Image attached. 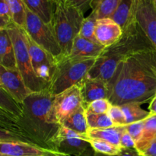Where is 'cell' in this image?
I'll return each instance as SVG.
<instances>
[{
	"label": "cell",
	"instance_id": "6da1fadb",
	"mask_svg": "<svg viewBox=\"0 0 156 156\" xmlns=\"http://www.w3.org/2000/svg\"><path fill=\"white\" fill-rule=\"evenodd\" d=\"M50 111L48 102L29 100L23 104L21 114L11 115L1 112L0 140H19L54 150L53 140L60 125L49 123Z\"/></svg>",
	"mask_w": 156,
	"mask_h": 156
},
{
	"label": "cell",
	"instance_id": "7a4b0ae2",
	"mask_svg": "<svg viewBox=\"0 0 156 156\" xmlns=\"http://www.w3.org/2000/svg\"><path fill=\"white\" fill-rule=\"evenodd\" d=\"M108 85L112 105L143 104L156 94V79L133 55L120 62Z\"/></svg>",
	"mask_w": 156,
	"mask_h": 156
},
{
	"label": "cell",
	"instance_id": "3957f363",
	"mask_svg": "<svg viewBox=\"0 0 156 156\" xmlns=\"http://www.w3.org/2000/svg\"><path fill=\"white\" fill-rule=\"evenodd\" d=\"M152 47V44L133 15L132 19L123 29L121 37L113 45L105 47L88 72L87 78L100 79L108 83L120 62L126 57L139 50Z\"/></svg>",
	"mask_w": 156,
	"mask_h": 156
},
{
	"label": "cell",
	"instance_id": "277c9868",
	"mask_svg": "<svg viewBox=\"0 0 156 156\" xmlns=\"http://www.w3.org/2000/svg\"><path fill=\"white\" fill-rule=\"evenodd\" d=\"M84 19L83 12L73 6L65 2L56 6L51 24L62 50V54L59 57L70 55L73 43L80 33Z\"/></svg>",
	"mask_w": 156,
	"mask_h": 156
},
{
	"label": "cell",
	"instance_id": "5b68a950",
	"mask_svg": "<svg viewBox=\"0 0 156 156\" xmlns=\"http://www.w3.org/2000/svg\"><path fill=\"white\" fill-rule=\"evenodd\" d=\"M56 59V69L48 90L56 95L75 85H82L97 59H71L67 56Z\"/></svg>",
	"mask_w": 156,
	"mask_h": 156
},
{
	"label": "cell",
	"instance_id": "8992f818",
	"mask_svg": "<svg viewBox=\"0 0 156 156\" xmlns=\"http://www.w3.org/2000/svg\"><path fill=\"white\" fill-rule=\"evenodd\" d=\"M5 29L9 32L13 43L18 69L22 75L27 86L33 92H39L48 89L49 85L41 80L33 69L24 29L18 27L15 23L11 24Z\"/></svg>",
	"mask_w": 156,
	"mask_h": 156
},
{
	"label": "cell",
	"instance_id": "52a82bcc",
	"mask_svg": "<svg viewBox=\"0 0 156 156\" xmlns=\"http://www.w3.org/2000/svg\"><path fill=\"white\" fill-rule=\"evenodd\" d=\"M26 19L24 30L29 37L37 45L48 51L56 58L62 54V50L55 35L52 24H47L25 5Z\"/></svg>",
	"mask_w": 156,
	"mask_h": 156
},
{
	"label": "cell",
	"instance_id": "ba28073f",
	"mask_svg": "<svg viewBox=\"0 0 156 156\" xmlns=\"http://www.w3.org/2000/svg\"><path fill=\"white\" fill-rule=\"evenodd\" d=\"M86 105L79 85H75L55 95L48 115L50 124L61 125L72 114Z\"/></svg>",
	"mask_w": 156,
	"mask_h": 156
},
{
	"label": "cell",
	"instance_id": "9c48e42d",
	"mask_svg": "<svg viewBox=\"0 0 156 156\" xmlns=\"http://www.w3.org/2000/svg\"><path fill=\"white\" fill-rule=\"evenodd\" d=\"M88 140V135L78 133L60 125L53 140L54 150L68 156H82L91 147Z\"/></svg>",
	"mask_w": 156,
	"mask_h": 156
},
{
	"label": "cell",
	"instance_id": "30bf717a",
	"mask_svg": "<svg viewBox=\"0 0 156 156\" xmlns=\"http://www.w3.org/2000/svg\"><path fill=\"white\" fill-rule=\"evenodd\" d=\"M26 36L34 71L41 80L50 85L56 69V57L34 42L27 34Z\"/></svg>",
	"mask_w": 156,
	"mask_h": 156
},
{
	"label": "cell",
	"instance_id": "8fae6325",
	"mask_svg": "<svg viewBox=\"0 0 156 156\" xmlns=\"http://www.w3.org/2000/svg\"><path fill=\"white\" fill-rule=\"evenodd\" d=\"M133 16L156 49V7L153 0H135Z\"/></svg>",
	"mask_w": 156,
	"mask_h": 156
},
{
	"label": "cell",
	"instance_id": "7c38bea8",
	"mask_svg": "<svg viewBox=\"0 0 156 156\" xmlns=\"http://www.w3.org/2000/svg\"><path fill=\"white\" fill-rule=\"evenodd\" d=\"M0 88L21 104L33 92L27 86L19 70L6 69L2 66H0Z\"/></svg>",
	"mask_w": 156,
	"mask_h": 156
},
{
	"label": "cell",
	"instance_id": "4fadbf2b",
	"mask_svg": "<svg viewBox=\"0 0 156 156\" xmlns=\"http://www.w3.org/2000/svg\"><path fill=\"white\" fill-rule=\"evenodd\" d=\"M53 151L19 140H0V156H44Z\"/></svg>",
	"mask_w": 156,
	"mask_h": 156
},
{
	"label": "cell",
	"instance_id": "5bb4252c",
	"mask_svg": "<svg viewBox=\"0 0 156 156\" xmlns=\"http://www.w3.org/2000/svg\"><path fill=\"white\" fill-rule=\"evenodd\" d=\"M123 34V29L110 18L98 19L95 27V38L105 47L115 44Z\"/></svg>",
	"mask_w": 156,
	"mask_h": 156
},
{
	"label": "cell",
	"instance_id": "9a60e30c",
	"mask_svg": "<svg viewBox=\"0 0 156 156\" xmlns=\"http://www.w3.org/2000/svg\"><path fill=\"white\" fill-rule=\"evenodd\" d=\"M105 47L98 43L77 36L73 43V50L69 56L71 59H97Z\"/></svg>",
	"mask_w": 156,
	"mask_h": 156
},
{
	"label": "cell",
	"instance_id": "2e32d148",
	"mask_svg": "<svg viewBox=\"0 0 156 156\" xmlns=\"http://www.w3.org/2000/svg\"><path fill=\"white\" fill-rule=\"evenodd\" d=\"M80 88L84 102L86 105L98 99H108V85L102 79L86 78L80 85Z\"/></svg>",
	"mask_w": 156,
	"mask_h": 156
},
{
	"label": "cell",
	"instance_id": "e0dca14e",
	"mask_svg": "<svg viewBox=\"0 0 156 156\" xmlns=\"http://www.w3.org/2000/svg\"><path fill=\"white\" fill-rule=\"evenodd\" d=\"M0 66L18 69L13 43L5 28H0Z\"/></svg>",
	"mask_w": 156,
	"mask_h": 156
},
{
	"label": "cell",
	"instance_id": "ac0fdd59",
	"mask_svg": "<svg viewBox=\"0 0 156 156\" xmlns=\"http://www.w3.org/2000/svg\"><path fill=\"white\" fill-rule=\"evenodd\" d=\"M26 7L47 24H51L56 5L51 0H23Z\"/></svg>",
	"mask_w": 156,
	"mask_h": 156
},
{
	"label": "cell",
	"instance_id": "d6986e66",
	"mask_svg": "<svg viewBox=\"0 0 156 156\" xmlns=\"http://www.w3.org/2000/svg\"><path fill=\"white\" fill-rule=\"evenodd\" d=\"M126 130V126H114L105 129H88L87 135L90 138L105 140L120 147V139Z\"/></svg>",
	"mask_w": 156,
	"mask_h": 156
},
{
	"label": "cell",
	"instance_id": "ffe728a7",
	"mask_svg": "<svg viewBox=\"0 0 156 156\" xmlns=\"http://www.w3.org/2000/svg\"><path fill=\"white\" fill-rule=\"evenodd\" d=\"M61 126H63L74 132L87 135L88 129L86 116V105H83L67 117Z\"/></svg>",
	"mask_w": 156,
	"mask_h": 156
},
{
	"label": "cell",
	"instance_id": "44dd1931",
	"mask_svg": "<svg viewBox=\"0 0 156 156\" xmlns=\"http://www.w3.org/2000/svg\"><path fill=\"white\" fill-rule=\"evenodd\" d=\"M156 139V115L151 114L145 120L144 129L140 140L136 143V149L140 154Z\"/></svg>",
	"mask_w": 156,
	"mask_h": 156
},
{
	"label": "cell",
	"instance_id": "7402d4cb",
	"mask_svg": "<svg viewBox=\"0 0 156 156\" xmlns=\"http://www.w3.org/2000/svg\"><path fill=\"white\" fill-rule=\"evenodd\" d=\"M135 0H121L118 8L114 12L111 19L117 23L122 29L129 22L133 15Z\"/></svg>",
	"mask_w": 156,
	"mask_h": 156
},
{
	"label": "cell",
	"instance_id": "603a6c76",
	"mask_svg": "<svg viewBox=\"0 0 156 156\" xmlns=\"http://www.w3.org/2000/svg\"><path fill=\"white\" fill-rule=\"evenodd\" d=\"M140 103H128L120 106L126 117L127 124L146 120L151 115L149 111H146L141 108Z\"/></svg>",
	"mask_w": 156,
	"mask_h": 156
},
{
	"label": "cell",
	"instance_id": "cb8c5ba5",
	"mask_svg": "<svg viewBox=\"0 0 156 156\" xmlns=\"http://www.w3.org/2000/svg\"><path fill=\"white\" fill-rule=\"evenodd\" d=\"M133 55L156 79V49L155 47H152L139 50Z\"/></svg>",
	"mask_w": 156,
	"mask_h": 156
},
{
	"label": "cell",
	"instance_id": "d4e9b609",
	"mask_svg": "<svg viewBox=\"0 0 156 156\" xmlns=\"http://www.w3.org/2000/svg\"><path fill=\"white\" fill-rule=\"evenodd\" d=\"M121 0H98L92 9L97 15L98 19L113 16Z\"/></svg>",
	"mask_w": 156,
	"mask_h": 156
},
{
	"label": "cell",
	"instance_id": "484cf974",
	"mask_svg": "<svg viewBox=\"0 0 156 156\" xmlns=\"http://www.w3.org/2000/svg\"><path fill=\"white\" fill-rule=\"evenodd\" d=\"M12 12L13 21L16 25L24 29L25 27V5L23 0H5Z\"/></svg>",
	"mask_w": 156,
	"mask_h": 156
},
{
	"label": "cell",
	"instance_id": "4316f807",
	"mask_svg": "<svg viewBox=\"0 0 156 156\" xmlns=\"http://www.w3.org/2000/svg\"><path fill=\"white\" fill-rule=\"evenodd\" d=\"M86 116L89 129H105L115 126L108 114H94L86 111Z\"/></svg>",
	"mask_w": 156,
	"mask_h": 156
},
{
	"label": "cell",
	"instance_id": "83f0119b",
	"mask_svg": "<svg viewBox=\"0 0 156 156\" xmlns=\"http://www.w3.org/2000/svg\"><path fill=\"white\" fill-rule=\"evenodd\" d=\"M97 20V15L95 12L92 10L91 13L84 19L80 33L79 34V36L94 42L98 43L95 38V27Z\"/></svg>",
	"mask_w": 156,
	"mask_h": 156
},
{
	"label": "cell",
	"instance_id": "f1b7e54d",
	"mask_svg": "<svg viewBox=\"0 0 156 156\" xmlns=\"http://www.w3.org/2000/svg\"><path fill=\"white\" fill-rule=\"evenodd\" d=\"M88 143H90L94 152L105 155H117L121 150V148L119 146H114L108 142L98 139H92L89 137Z\"/></svg>",
	"mask_w": 156,
	"mask_h": 156
},
{
	"label": "cell",
	"instance_id": "f546056e",
	"mask_svg": "<svg viewBox=\"0 0 156 156\" xmlns=\"http://www.w3.org/2000/svg\"><path fill=\"white\" fill-rule=\"evenodd\" d=\"M111 106L112 105L108 99H98L87 105L86 111L94 114H108Z\"/></svg>",
	"mask_w": 156,
	"mask_h": 156
},
{
	"label": "cell",
	"instance_id": "4dcf8cb0",
	"mask_svg": "<svg viewBox=\"0 0 156 156\" xmlns=\"http://www.w3.org/2000/svg\"><path fill=\"white\" fill-rule=\"evenodd\" d=\"M14 23L12 12L5 0H0V28H6Z\"/></svg>",
	"mask_w": 156,
	"mask_h": 156
},
{
	"label": "cell",
	"instance_id": "1f68e13d",
	"mask_svg": "<svg viewBox=\"0 0 156 156\" xmlns=\"http://www.w3.org/2000/svg\"><path fill=\"white\" fill-rule=\"evenodd\" d=\"M108 114L111 117V120L115 126H126V125H127L126 117H125L120 106L112 105L110 108Z\"/></svg>",
	"mask_w": 156,
	"mask_h": 156
},
{
	"label": "cell",
	"instance_id": "d6a6232c",
	"mask_svg": "<svg viewBox=\"0 0 156 156\" xmlns=\"http://www.w3.org/2000/svg\"><path fill=\"white\" fill-rule=\"evenodd\" d=\"M144 125L145 120L126 125V131L133 137V139L135 140L136 143L140 140V136H141L142 133H143V129H144Z\"/></svg>",
	"mask_w": 156,
	"mask_h": 156
},
{
	"label": "cell",
	"instance_id": "836d02e7",
	"mask_svg": "<svg viewBox=\"0 0 156 156\" xmlns=\"http://www.w3.org/2000/svg\"><path fill=\"white\" fill-rule=\"evenodd\" d=\"M94 1V0H66L65 3L79 9L85 13L90 8H91V5Z\"/></svg>",
	"mask_w": 156,
	"mask_h": 156
},
{
	"label": "cell",
	"instance_id": "e575fe53",
	"mask_svg": "<svg viewBox=\"0 0 156 156\" xmlns=\"http://www.w3.org/2000/svg\"><path fill=\"white\" fill-rule=\"evenodd\" d=\"M120 147L124 149H133L136 148V142L133 137L128 133L127 131H125L120 139Z\"/></svg>",
	"mask_w": 156,
	"mask_h": 156
},
{
	"label": "cell",
	"instance_id": "d590c367",
	"mask_svg": "<svg viewBox=\"0 0 156 156\" xmlns=\"http://www.w3.org/2000/svg\"><path fill=\"white\" fill-rule=\"evenodd\" d=\"M118 156H143L136 148L133 149H124L121 148Z\"/></svg>",
	"mask_w": 156,
	"mask_h": 156
},
{
	"label": "cell",
	"instance_id": "8d00e7d4",
	"mask_svg": "<svg viewBox=\"0 0 156 156\" xmlns=\"http://www.w3.org/2000/svg\"><path fill=\"white\" fill-rule=\"evenodd\" d=\"M143 156H156V139L141 153Z\"/></svg>",
	"mask_w": 156,
	"mask_h": 156
},
{
	"label": "cell",
	"instance_id": "74e56055",
	"mask_svg": "<svg viewBox=\"0 0 156 156\" xmlns=\"http://www.w3.org/2000/svg\"><path fill=\"white\" fill-rule=\"evenodd\" d=\"M149 109L151 114H155L156 115V94L154 96L153 98L151 100V102L149 106Z\"/></svg>",
	"mask_w": 156,
	"mask_h": 156
},
{
	"label": "cell",
	"instance_id": "f35d334b",
	"mask_svg": "<svg viewBox=\"0 0 156 156\" xmlns=\"http://www.w3.org/2000/svg\"><path fill=\"white\" fill-rule=\"evenodd\" d=\"M44 156H68V155H63V154L59 153V152H56V151H53V152H50V153L47 154V155H44Z\"/></svg>",
	"mask_w": 156,
	"mask_h": 156
},
{
	"label": "cell",
	"instance_id": "ab89813d",
	"mask_svg": "<svg viewBox=\"0 0 156 156\" xmlns=\"http://www.w3.org/2000/svg\"><path fill=\"white\" fill-rule=\"evenodd\" d=\"M53 3H54L56 5L59 4H62V3H64L66 2V0H51Z\"/></svg>",
	"mask_w": 156,
	"mask_h": 156
},
{
	"label": "cell",
	"instance_id": "60d3db41",
	"mask_svg": "<svg viewBox=\"0 0 156 156\" xmlns=\"http://www.w3.org/2000/svg\"><path fill=\"white\" fill-rule=\"evenodd\" d=\"M92 156H118V155H105V154L98 153V152H94V155H93Z\"/></svg>",
	"mask_w": 156,
	"mask_h": 156
},
{
	"label": "cell",
	"instance_id": "b9f144b4",
	"mask_svg": "<svg viewBox=\"0 0 156 156\" xmlns=\"http://www.w3.org/2000/svg\"><path fill=\"white\" fill-rule=\"evenodd\" d=\"M98 2V0H94V2H93L92 5H91V9H92V8H93V7H94V5H95V4H96V2Z\"/></svg>",
	"mask_w": 156,
	"mask_h": 156
},
{
	"label": "cell",
	"instance_id": "7bdbcfd3",
	"mask_svg": "<svg viewBox=\"0 0 156 156\" xmlns=\"http://www.w3.org/2000/svg\"><path fill=\"white\" fill-rule=\"evenodd\" d=\"M153 2H154V4H155V5L156 7V0H153Z\"/></svg>",
	"mask_w": 156,
	"mask_h": 156
},
{
	"label": "cell",
	"instance_id": "ee69618b",
	"mask_svg": "<svg viewBox=\"0 0 156 156\" xmlns=\"http://www.w3.org/2000/svg\"><path fill=\"white\" fill-rule=\"evenodd\" d=\"M96 3H97V2H96Z\"/></svg>",
	"mask_w": 156,
	"mask_h": 156
}]
</instances>
